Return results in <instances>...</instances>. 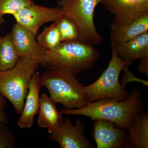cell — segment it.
<instances>
[{"mask_svg": "<svg viewBox=\"0 0 148 148\" xmlns=\"http://www.w3.org/2000/svg\"><path fill=\"white\" fill-rule=\"evenodd\" d=\"M145 108L140 87L137 86L131 90L125 101L100 99L88 103L82 108H64L59 112L62 115L84 116L90 118L92 121L96 119L107 120L113 122L116 127L124 128L128 131L135 117L145 112Z\"/></svg>", "mask_w": 148, "mask_h": 148, "instance_id": "6da1fadb", "label": "cell"}, {"mask_svg": "<svg viewBox=\"0 0 148 148\" xmlns=\"http://www.w3.org/2000/svg\"><path fill=\"white\" fill-rule=\"evenodd\" d=\"M101 56L95 46L79 40L61 42L58 46L46 50L42 66L58 69L75 75L93 68Z\"/></svg>", "mask_w": 148, "mask_h": 148, "instance_id": "7a4b0ae2", "label": "cell"}, {"mask_svg": "<svg viewBox=\"0 0 148 148\" xmlns=\"http://www.w3.org/2000/svg\"><path fill=\"white\" fill-rule=\"evenodd\" d=\"M40 82L48 90L51 99L61 104L64 109H81L88 104L84 93L85 86L71 73L49 69L41 75Z\"/></svg>", "mask_w": 148, "mask_h": 148, "instance_id": "3957f363", "label": "cell"}, {"mask_svg": "<svg viewBox=\"0 0 148 148\" xmlns=\"http://www.w3.org/2000/svg\"><path fill=\"white\" fill-rule=\"evenodd\" d=\"M40 65L35 60L20 57L12 69L0 71V93L18 114L23 110L31 79Z\"/></svg>", "mask_w": 148, "mask_h": 148, "instance_id": "277c9868", "label": "cell"}, {"mask_svg": "<svg viewBox=\"0 0 148 148\" xmlns=\"http://www.w3.org/2000/svg\"><path fill=\"white\" fill-rule=\"evenodd\" d=\"M110 42L112 56L108 68L95 82L84 88L85 97L88 103L103 99L123 101L129 96V92L121 85L119 76L125 66L130 64L117 55L114 43L111 39Z\"/></svg>", "mask_w": 148, "mask_h": 148, "instance_id": "5b68a950", "label": "cell"}, {"mask_svg": "<svg viewBox=\"0 0 148 148\" xmlns=\"http://www.w3.org/2000/svg\"><path fill=\"white\" fill-rule=\"evenodd\" d=\"M101 0H57L62 14L72 20L78 29L79 41L93 46L103 42L94 24L95 8Z\"/></svg>", "mask_w": 148, "mask_h": 148, "instance_id": "8992f818", "label": "cell"}, {"mask_svg": "<svg viewBox=\"0 0 148 148\" xmlns=\"http://www.w3.org/2000/svg\"><path fill=\"white\" fill-rule=\"evenodd\" d=\"M101 3L114 16L112 27L123 28L148 13V0H101Z\"/></svg>", "mask_w": 148, "mask_h": 148, "instance_id": "52a82bcc", "label": "cell"}, {"mask_svg": "<svg viewBox=\"0 0 148 148\" xmlns=\"http://www.w3.org/2000/svg\"><path fill=\"white\" fill-rule=\"evenodd\" d=\"M62 15L59 7L48 8L35 4L19 10L13 16L16 23L32 32L36 36L43 24L55 21Z\"/></svg>", "mask_w": 148, "mask_h": 148, "instance_id": "ba28073f", "label": "cell"}, {"mask_svg": "<svg viewBox=\"0 0 148 148\" xmlns=\"http://www.w3.org/2000/svg\"><path fill=\"white\" fill-rule=\"evenodd\" d=\"M92 135L97 148H132L127 130L116 127L110 121L94 120Z\"/></svg>", "mask_w": 148, "mask_h": 148, "instance_id": "9c48e42d", "label": "cell"}, {"mask_svg": "<svg viewBox=\"0 0 148 148\" xmlns=\"http://www.w3.org/2000/svg\"><path fill=\"white\" fill-rule=\"evenodd\" d=\"M85 129V125L78 119L74 125L70 118H65L62 124L50 133L49 138L62 148H94L84 134Z\"/></svg>", "mask_w": 148, "mask_h": 148, "instance_id": "30bf717a", "label": "cell"}, {"mask_svg": "<svg viewBox=\"0 0 148 148\" xmlns=\"http://www.w3.org/2000/svg\"><path fill=\"white\" fill-rule=\"evenodd\" d=\"M10 34L19 57L35 60L41 65L46 49L37 42L36 36L17 23L13 25Z\"/></svg>", "mask_w": 148, "mask_h": 148, "instance_id": "8fae6325", "label": "cell"}, {"mask_svg": "<svg viewBox=\"0 0 148 148\" xmlns=\"http://www.w3.org/2000/svg\"><path fill=\"white\" fill-rule=\"evenodd\" d=\"M42 87L40 75L37 71L31 79L24 107L17 122V125L20 128L27 129L33 126L35 116L39 110L40 92Z\"/></svg>", "mask_w": 148, "mask_h": 148, "instance_id": "7c38bea8", "label": "cell"}, {"mask_svg": "<svg viewBox=\"0 0 148 148\" xmlns=\"http://www.w3.org/2000/svg\"><path fill=\"white\" fill-rule=\"evenodd\" d=\"M114 45L117 55L131 65L134 61L148 56V32L123 43Z\"/></svg>", "mask_w": 148, "mask_h": 148, "instance_id": "4fadbf2b", "label": "cell"}, {"mask_svg": "<svg viewBox=\"0 0 148 148\" xmlns=\"http://www.w3.org/2000/svg\"><path fill=\"white\" fill-rule=\"evenodd\" d=\"M53 102L45 93L40 95V106L38 114V125L41 128L47 129L49 134L63 123L64 119Z\"/></svg>", "mask_w": 148, "mask_h": 148, "instance_id": "5bb4252c", "label": "cell"}, {"mask_svg": "<svg viewBox=\"0 0 148 148\" xmlns=\"http://www.w3.org/2000/svg\"><path fill=\"white\" fill-rule=\"evenodd\" d=\"M110 39L114 45L121 44L148 32V13L135 18L126 27L110 26Z\"/></svg>", "mask_w": 148, "mask_h": 148, "instance_id": "9a60e30c", "label": "cell"}, {"mask_svg": "<svg viewBox=\"0 0 148 148\" xmlns=\"http://www.w3.org/2000/svg\"><path fill=\"white\" fill-rule=\"evenodd\" d=\"M128 141L132 148H148V114L139 113L130 126Z\"/></svg>", "mask_w": 148, "mask_h": 148, "instance_id": "2e32d148", "label": "cell"}, {"mask_svg": "<svg viewBox=\"0 0 148 148\" xmlns=\"http://www.w3.org/2000/svg\"><path fill=\"white\" fill-rule=\"evenodd\" d=\"M20 57L14 45L10 33L0 40V71L12 69Z\"/></svg>", "mask_w": 148, "mask_h": 148, "instance_id": "e0dca14e", "label": "cell"}, {"mask_svg": "<svg viewBox=\"0 0 148 148\" xmlns=\"http://www.w3.org/2000/svg\"><path fill=\"white\" fill-rule=\"evenodd\" d=\"M37 41L46 50L54 48L61 42V36L56 21L49 27L43 29L38 36Z\"/></svg>", "mask_w": 148, "mask_h": 148, "instance_id": "ac0fdd59", "label": "cell"}, {"mask_svg": "<svg viewBox=\"0 0 148 148\" xmlns=\"http://www.w3.org/2000/svg\"><path fill=\"white\" fill-rule=\"evenodd\" d=\"M61 42L79 41L78 29L73 21L65 15H62L57 20Z\"/></svg>", "mask_w": 148, "mask_h": 148, "instance_id": "d6986e66", "label": "cell"}, {"mask_svg": "<svg viewBox=\"0 0 148 148\" xmlns=\"http://www.w3.org/2000/svg\"><path fill=\"white\" fill-rule=\"evenodd\" d=\"M34 4L33 0H0V14L13 15L19 10Z\"/></svg>", "mask_w": 148, "mask_h": 148, "instance_id": "ffe728a7", "label": "cell"}, {"mask_svg": "<svg viewBox=\"0 0 148 148\" xmlns=\"http://www.w3.org/2000/svg\"><path fill=\"white\" fill-rule=\"evenodd\" d=\"M16 143L15 134L0 121V148H14Z\"/></svg>", "mask_w": 148, "mask_h": 148, "instance_id": "44dd1931", "label": "cell"}, {"mask_svg": "<svg viewBox=\"0 0 148 148\" xmlns=\"http://www.w3.org/2000/svg\"><path fill=\"white\" fill-rule=\"evenodd\" d=\"M129 65H126L125 66L123 69L122 71L124 72V75L122 78L120 84L121 86L125 88H126V85L129 82H138L141 83L145 86H148V82L145 80L138 78L134 75V74L130 71L128 70V66Z\"/></svg>", "mask_w": 148, "mask_h": 148, "instance_id": "7402d4cb", "label": "cell"}, {"mask_svg": "<svg viewBox=\"0 0 148 148\" xmlns=\"http://www.w3.org/2000/svg\"><path fill=\"white\" fill-rule=\"evenodd\" d=\"M6 98L0 93V121L6 124L8 123L9 119L6 112L7 105Z\"/></svg>", "mask_w": 148, "mask_h": 148, "instance_id": "603a6c76", "label": "cell"}, {"mask_svg": "<svg viewBox=\"0 0 148 148\" xmlns=\"http://www.w3.org/2000/svg\"><path fill=\"white\" fill-rule=\"evenodd\" d=\"M140 62L138 66V71L148 76V56L140 58Z\"/></svg>", "mask_w": 148, "mask_h": 148, "instance_id": "cb8c5ba5", "label": "cell"}, {"mask_svg": "<svg viewBox=\"0 0 148 148\" xmlns=\"http://www.w3.org/2000/svg\"><path fill=\"white\" fill-rule=\"evenodd\" d=\"M5 21V20L3 18V16L0 14V24H2L3 23H4Z\"/></svg>", "mask_w": 148, "mask_h": 148, "instance_id": "d4e9b609", "label": "cell"}, {"mask_svg": "<svg viewBox=\"0 0 148 148\" xmlns=\"http://www.w3.org/2000/svg\"><path fill=\"white\" fill-rule=\"evenodd\" d=\"M0 26H1V24H0ZM1 37L0 36V40H1Z\"/></svg>", "mask_w": 148, "mask_h": 148, "instance_id": "484cf974", "label": "cell"}]
</instances>
